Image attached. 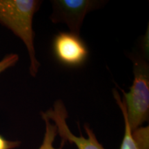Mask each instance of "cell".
<instances>
[{"instance_id":"6da1fadb","label":"cell","mask_w":149,"mask_h":149,"mask_svg":"<svg viewBox=\"0 0 149 149\" xmlns=\"http://www.w3.org/2000/svg\"><path fill=\"white\" fill-rule=\"evenodd\" d=\"M41 5L36 0H0V24L12 31L26 47L30 73L37 75L40 64L35 55L33 19Z\"/></svg>"},{"instance_id":"7a4b0ae2","label":"cell","mask_w":149,"mask_h":149,"mask_svg":"<svg viewBox=\"0 0 149 149\" xmlns=\"http://www.w3.org/2000/svg\"><path fill=\"white\" fill-rule=\"evenodd\" d=\"M133 60L134 79L129 92L122 91L128 124L131 131L141 127L149 115V70L146 61Z\"/></svg>"},{"instance_id":"3957f363","label":"cell","mask_w":149,"mask_h":149,"mask_svg":"<svg viewBox=\"0 0 149 149\" xmlns=\"http://www.w3.org/2000/svg\"><path fill=\"white\" fill-rule=\"evenodd\" d=\"M53 23L66 24L70 32L79 35L80 29L86 14L95 9L100 3L91 0H55L52 1Z\"/></svg>"},{"instance_id":"277c9868","label":"cell","mask_w":149,"mask_h":149,"mask_svg":"<svg viewBox=\"0 0 149 149\" xmlns=\"http://www.w3.org/2000/svg\"><path fill=\"white\" fill-rule=\"evenodd\" d=\"M42 113L50 120L54 122V124L57 127V134H59L64 142L68 141L70 143L75 144L78 149H105L99 142L93 130L88 124H84V128L88 135L87 138L82 135L76 136L72 133L66 124L68 113L64 103L60 100L54 104L53 108L48 109L45 113Z\"/></svg>"},{"instance_id":"5b68a950","label":"cell","mask_w":149,"mask_h":149,"mask_svg":"<svg viewBox=\"0 0 149 149\" xmlns=\"http://www.w3.org/2000/svg\"><path fill=\"white\" fill-rule=\"evenodd\" d=\"M53 49L56 58L68 66H79L86 60L87 46L79 35L73 33L61 32L55 37Z\"/></svg>"},{"instance_id":"8992f818","label":"cell","mask_w":149,"mask_h":149,"mask_svg":"<svg viewBox=\"0 0 149 149\" xmlns=\"http://www.w3.org/2000/svg\"><path fill=\"white\" fill-rule=\"evenodd\" d=\"M113 96L122 111L125 124L124 135L120 149H149L148 126L139 127L131 131L127 120L125 103L122 101L116 90L113 91Z\"/></svg>"},{"instance_id":"52a82bcc","label":"cell","mask_w":149,"mask_h":149,"mask_svg":"<svg viewBox=\"0 0 149 149\" xmlns=\"http://www.w3.org/2000/svg\"><path fill=\"white\" fill-rule=\"evenodd\" d=\"M41 115H42L43 120L45 122L46 131L45 134H44L42 144L39 149H62L63 144L64 143V141H63L62 145H61L60 148H55L53 146L54 141H55L56 136L57 135V130L56 126L53 123H51L49 119L47 118L44 114H42V113H41Z\"/></svg>"},{"instance_id":"ba28073f","label":"cell","mask_w":149,"mask_h":149,"mask_svg":"<svg viewBox=\"0 0 149 149\" xmlns=\"http://www.w3.org/2000/svg\"><path fill=\"white\" fill-rule=\"evenodd\" d=\"M19 60L18 55L15 53H10L5 56L0 61V74L8 68L13 66Z\"/></svg>"},{"instance_id":"9c48e42d","label":"cell","mask_w":149,"mask_h":149,"mask_svg":"<svg viewBox=\"0 0 149 149\" xmlns=\"http://www.w3.org/2000/svg\"><path fill=\"white\" fill-rule=\"evenodd\" d=\"M20 145L19 141H10L0 135V149H13Z\"/></svg>"}]
</instances>
